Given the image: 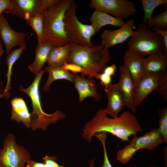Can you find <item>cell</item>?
Segmentation results:
<instances>
[{"label": "cell", "instance_id": "obj_1", "mask_svg": "<svg viewBox=\"0 0 167 167\" xmlns=\"http://www.w3.org/2000/svg\"><path fill=\"white\" fill-rule=\"evenodd\" d=\"M105 109H101L96 112L93 118L84 126L82 133L83 138L88 142L97 133L108 132L122 141H129L132 135L142 131V129L136 117L132 112L125 111L116 118H109Z\"/></svg>", "mask_w": 167, "mask_h": 167}, {"label": "cell", "instance_id": "obj_2", "mask_svg": "<svg viewBox=\"0 0 167 167\" xmlns=\"http://www.w3.org/2000/svg\"><path fill=\"white\" fill-rule=\"evenodd\" d=\"M70 45L67 62L74 63L82 67L84 71L81 75L82 76L95 78L97 74L103 71L111 59L109 49L101 44L90 46L71 43Z\"/></svg>", "mask_w": 167, "mask_h": 167}, {"label": "cell", "instance_id": "obj_3", "mask_svg": "<svg viewBox=\"0 0 167 167\" xmlns=\"http://www.w3.org/2000/svg\"><path fill=\"white\" fill-rule=\"evenodd\" d=\"M73 1L60 0L43 12V42L55 47L63 46L70 43L65 29L64 19L66 12Z\"/></svg>", "mask_w": 167, "mask_h": 167}, {"label": "cell", "instance_id": "obj_4", "mask_svg": "<svg viewBox=\"0 0 167 167\" xmlns=\"http://www.w3.org/2000/svg\"><path fill=\"white\" fill-rule=\"evenodd\" d=\"M45 72L44 70H42L36 74L33 82L28 88H25L20 86L19 88L21 91L30 97L31 101L32 111L31 113L32 120L31 128L33 131L41 129L45 131L50 124L55 123L66 117L65 114L59 110L52 114H48L43 110L39 86L41 80Z\"/></svg>", "mask_w": 167, "mask_h": 167}, {"label": "cell", "instance_id": "obj_5", "mask_svg": "<svg viewBox=\"0 0 167 167\" xmlns=\"http://www.w3.org/2000/svg\"><path fill=\"white\" fill-rule=\"evenodd\" d=\"M127 47L143 57L158 52H167L162 38L154 31L147 29L143 23L135 29L127 42Z\"/></svg>", "mask_w": 167, "mask_h": 167}, {"label": "cell", "instance_id": "obj_6", "mask_svg": "<svg viewBox=\"0 0 167 167\" xmlns=\"http://www.w3.org/2000/svg\"><path fill=\"white\" fill-rule=\"evenodd\" d=\"M77 6L73 1L66 11L64 19L65 29L70 43L83 46H92V37L96 33L91 24H84L77 18Z\"/></svg>", "mask_w": 167, "mask_h": 167}, {"label": "cell", "instance_id": "obj_7", "mask_svg": "<svg viewBox=\"0 0 167 167\" xmlns=\"http://www.w3.org/2000/svg\"><path fill=\"white\" fill-rule=\"evenodd\" d=\"M128 144L118 150L117 159L122 164L128 162L134 154L139 150L145 149L151 150L164 142L163 138L158 129H154L140 136L134 135Z\"/></svg>", "mask_w": 167, "mask_h": 167}, {"label": "cell", "instance_id": "obj_8", "mask_svg": "<svg viewBox=\"0 0 167 167\" xmlns=\"http://www.w3.org/2000/svg\"><path fill=\"white\" fill-rule=\"evenodd\" d=\"M29 152L16 142L14 136L9 134L5 139L3 148L0 150V165L1 167H24L31 160Z\"/></svg>", "mask_w": 167, "mask_h": 167}, {"label": "cell", "instance_id": "obj_9", "mask_svg": "<svg viewBox=\"0 0 167 167\" xmlns=\"http://www.w3.org/2000/svg\"><path fill=\"white\" fill-rule=\"evenodd\" d=\"M90 5L95 10L123 20L137 13L134 3L127 0H91Z\"/></svg>", "mask_w": 167, "mask_h": 167}, {"label": "cell", "instance_id": "obj_10", "mask_svg": "<svg viewBox=\"0 0 167 167\" xmlns=\"http://www.w3.org/2000/svg\"><path fill=\"white\" fill-rule=\"evenodd\" d=\"M167 81V72L143 74L135 85V101L136 107L152 91L157 90Z\"/></svg>", "mask_w": 167, "mask_h": 167}, {"label": "cell", "instance_id": "obj_11", "mask_svg": "<svg viewBox=\"0 0 167 167\" xmlns=\"http://www.w3.org/2000/svg\"><path fill=\"white\" fill-rule=\"evenodd\" d=\"M135 28V21L130 19L117 29L105 30L100 36L101 44L104 47L109 49L122 44L131 36Z\"/></svg>", "mask_w": 167, "mask_h": 167}, {"label": "cell", "instance_id": "obj_12", "mask_svg": "<svg viewBox=\"0 0 167 167\" xmlns=\"http://www.w3.org/2000/svg\"><path fill=\"white\" fill-rule=\"evenodd\" d=\"M28 36L24 32H17L12 29L3 13L0 16V40L5 47L7 55L15 47L26 45L25 38Z\"/></svg>", "mask_w": 167, "mask_h": 167}, {"label": "cell", "instance_id": "obj_13", "mask_svg": "<svg viewBox=\"0 0 167 167\" xmlns=\"http://www.w3.org/2000/svg\"><path fill=\"white\" fill-rule=\"evenodd\" d=\"M120 77L117 83L122 95L126 106L132 113H135V84L130 73L123 65L119 68Z\"/></svg>", "mask_w": 167, "mask_h": 167}, {"label": "cell", "instance_id": "obj_14", "mask_svg": "<svg viewBox=\"0 0 167 167\" xmlns=\"http://www.w3.org/2000/svg\"><path fill=\"white\" fill-rule=\"evenodd\" d=\"M74 83V88L79 95V101L81 102L88 97H92L96 102L101 98L97 89L95 81L93 78L86 79L77 74L71 73Z\"/></svg>", "mask_w": 167, "mask_h": 167}, {"label": "cell", "instance_id": "obj_15", "mask_svg": "<svg viewBox=\"0 0 167 167\" xmlns=\"http://www.w3.org/2000/svg\"><path fill=\"white\" fill-rule=\"evenodd\" d=\"M145 57L135 50L128 49L125 52L123 66L128 71L135 85L143 75Z\"/></svg>", "mask_w": 167, "mask_h": 167}, {"label": "cell", "instance_id": "obj_16", "mask_svg": "<svg viewBox=\"0 0 167 167\" xmlns=\"http://www.w3.org/2000/svg\"><path fill=\"white\" fill-rule=\"evenodd\" d=\"M104 89L108 99V104L105 109L106 113L112 118H117L125 106L124 100L118 84L111 83L104 87Z\"/></svg>", "mask_w": 167, "mask_h": 167}, {"label": "cell", "instance_id": "obj_17", "mask_svg": "<svg viewBox=\"0 0 167 167\" xmlns=\"http://www.w3.org/2000/svg\"><path fill=\"white\" fill-rule=\"evenodd\" d=\"M13 6L4 12L16 15L26 20L31 16L40 12L41 0H12Z\"/></svg>", "mask_w": 167, "mask_h": 167}, {"label": "cell", "instance_id": "obj_18", "mask_svg": "<svg viewBox=\"0 0 167 167\" xmlns=\"http://www.w3.org/2000/svg\"><path fill=\"white\" fill-rule=\"evenodd\" d=\"M10 102L12 108L11 120L18 123L21 122L27 127L31 128V113L24 99L21 97H15L12 99Z\"/></svg>", "mask_w": 167, "mask_h": 167}, {"label": "cell", "instance_id": "obj_19", "mask_svg": "<svg viewBox=\"0 0 167 167\" xmlns=\"http://www.w3.org/2000/svg\"><path fill=\"white\" fill-rule=\"evenodd\" d=\"M165 72H167V52H158L145 57L143 74Z\"/></svg>", "mask_w": 167, "mask_h": 167}, {"label": "cell", "instance_id": "obj_20", "mask_svg": "<svg viewBox=\"0 0 167 167\" xmlns=\"http://www.w3.org/2000/svg\"><path fill=\"white\" fill-rule=\"evenodd\" d=\"M90 21L96 33L98 32L102 27L105 25H111L120 27L125 23L123 19L96 10L93 11L91 15Z\"/></svg>", "mask_w": 167, "mask_h": 167}, {"label": "cell", "instance_id": "obj_21", "mask_svg": "<svg viewBox=\"0 0 167 167\" xmlns=\"http://www.w3.org/2000/svg\"><path fill=\"white\" fill-rule=\"evenodd\" d=\"M52 47L50 44L45 42L37 44L35 50V60L28 66L31 72L36 75L42 70L43 66L47 62Z\"/></svg>", "mask_w": 167, "mask_h": 167}, {"label": "cell", "instance_id": "obj_22", "mask_svg": "<svg viewBox=\"0 0 167 167\" xmlns=\"http://www.w3.org/2000/svg\"><path fill=\"white\" fill-rule=\"evenodd\" d=\"M44 71L48 73V77L42 88L44 92H48L52 83L58 80L65 79L73 83L72 73L63 69L61 66L47 65Z\"/></svg>", "mask_w": 167, "mask_h": 167}, {"label": "cell", "instance_id": "obj_23", "mask_svg": "<svg viewBox=\"0 0 167 167\" xmlns=\"http://www.w3.org/2000/svg\"><path fill=\"white\" fill-rule=\"evenodd\" d=\"M26 49V45L11 51L6 58V62L7 66V71L5 76L7 77V84L3 92L0 94V98L6 99L9 98L11 94L10 90L11 86V78L12 74V68L15 62L19 59L23 52Z\"/></svg>", "mask_w": 167, "mask_h": 167}, {"label": "cell", "instance_id": "obj_24", "mask_svg": "<svg viewBox=\"0 0 167 167\" xmlns=\"http://www.w3.org/2000/svg\"><path fill=\"white\" fill-rule=\"evenodd\" d=\"M70 49V43L62 46L52 47L47 61L48 65L62 66L67 62Z\"/></svg>", "mask_w": 167, "mask_h": 167}, {"label": "cell", "instance_id": "obj_25", "mask_svg": "<svg viewBox=\"0 0 167 167\" xmlns=\"http://www.w3.org/2000/svg\"><path fill=\"white\" fill-rule=\"evenodd\" d=\"M43 12H39L26 20L27 24L35 31L37 36L38 44L43 42Z\"/></svg>", "mask_w": 167, "mask_h": 167}, {"label": "cell", "instance_id": "obj_26", "mask_svg": "<svg viewBox=\"0 0 167 167\" xmlns=\"http://www.w3.org/2000/svg\"><path fill=\"white\" fill-rule=\"evenodd\" d=\"M144 11L143 24H149L153 16L152 14L156 7L160 5H166L167 0H140Z\"/></svg>", "mask_w": 167, "mask_h": 167}, {"label": "cell", "instance_id": "obj_27", "mask_svg": "<svg viewBox=\"0 0 167 167\" xmlns=\"http://www.w3.org/2000/svg\"><path fill=\"white\" fill-rule=\"evenodd\" d=\"M158 113L159 119L157 128L161 135L164 142L167 143V106L159 110Z\"/></svg>", "mask_w": 167, "mask_h": 167}, {"label": "cell", "instance_id": "obj_28", "mask_svg": "<svg viewBox=\"0 0 167 167\" xmlns=\"http://www.w3.org/2000/svg\"><path fill=\"white\" fill-rule=\"evenodd\" d=\"M150 27H154L163 30L167 28V8L162 12L152 16L150 23Z\"/></svg>", "mask_w": 167, "mask_h": 167}, {"label": "cell", "instance_id": "obj_29", "mask_svg": "<svg viewBox=\"0 0 167 167\" xmlns=\"http://www.w3.org/2000/svg\"><path fill=\"white\" fill-rule=\"evenodd\" d=\"M95 136H96L101 141L103 147V161L101 167H113L108 157L106 148L105 143L107 136V133L102 132L96 135Z\"/></svg>", "mask_w": 167, "mask_h": 167}, {"label": "cell", "instance_id": "obj_30", "mask_svg": "<svg viewBox=\"0 0 167 167\" xmlns=\"http://www.w3.org/2000/svg\"><path fill=\"white\" fill-rule=\"evenodd\" d=\"M42 160L46 167H64L58 164L57 161V158L55 156H49L46 155Z\"/></svg>", "mask_w": 167, "mask_h": 167}, {"label": "cell", "instance_id": "obj_31", "mask_svg": "<svg viewBox=\"0 0 167 167\" xmlns=\"http://www.w3.org/2000/svg\"><path fill=\"white\" fill-rule=\"evenodd\" d=\"M62 68L66 71H71V73L77 74L83 73L84 70L82 67L76 64L72 63H65L62 66Z\"/></svg>", "mask_w": 167, "mask_h": 167}, {"label": "cell", "instance_id": "obj_32", "mask_svg": "<svg viewBox=\"0 0 167 167\" xmlns=\"http://www.w3.org/2000/svg\"><path fill=\"white\" fill-rule=\"evenodd\" d=\"M95 78L99 79L100 81L101 84L104 87L111 84L112 76L103 72H101L97 74Z\"/></svg>", "mask_w": 167, "mask_h": 167}, {"label": "cell", "instance_id": "obj_33", "mask_svg": "<svg viewBox=\"0 0 167 167\" xmlns=\"http://www.w3.org/2000/svg\"><path fill=\"white\" fill-rule=\"evenodd\" d=\"M60 0H41L40 12H43L55 5Z\"/></svg>", "mask_w": 167, "mask_h": 167}, {"label": "cell", "instance_id": "obj_34", "mask_svg": "<svg viewBox=\"0 0 167 167\" xmlns=\"http://www.w3.org/2000/svg\"><path fill=\"white\" fill-rule=\"evenodd\" d=\"M13 6L12 0H0V16L3 12L11 10Z\"/></svg>", "mask_w": 167, "mask_h": 167}, {"label": "cell", "instance_id": "obj_35", "mask_svg": "<svg viewBox=\"0 0 167 167\" xmlns=\"http://www.w3.org/2000/svg\"><path fill=\"white\" fill-rule=\"evenodd\" d=\"M153 31L159 35L163 39L165 47L167 51V30L153 28Z\"/></svg>", "mask_w": 167, "mask_h": 167}, {"label": "cell", "instance_id": "obj_36", "mask_svg": "<svg viewBox=\"0 0 167 167\" xmlns=\"http://www.w3.org/2000/svg\"><path fill=\"white\" fill-rule=\"evenodd\" d=\"M116 69V65L115 64H113L110 66H106L102 72L112 77L115 74Z\"/></svg>", "mask_w": 167, "mask_h": 167}, {"label": "cell", "instance_id": "obj_37", "mask_svg": "<svg viewBox=\"0 0 167 167\" xmlns=\"http://www.w3.org/2000/svg\"><path fill=\"white\" fill-rule=\"evenodd\" d=\"M26 167H46L43 163L35 161L30 160L26 163Z\"/></svg>", "mask_w": 167, "mask_h": 167}, {"label": "cell", "instance_id": "obj_38", "mask_svg": "<svg viewBox=\"0 0 167 167\" xmlns=\"http://www.w3.org/2000/svg\"><path fill=\"white\" fill-rule=\"evenodd\" d=\"M95 158L91 159L89 162V167H95Z\"/></svg>", "mask_w": 167, "mask_h": 167}, {"label": "cell", "instance_id": "obj_39", "mask_svg": "<svg viewBox=\"0 0 167 167\" xmlns=\"http://www.w3.org/2000/svg\"><path fill=\"white\" fill-rule=\"evenodd\" d=\"M5 51L3 48V45L0 40V58L4 54Z\"/></svg>", "mask_w": 167, "mask_h": 167}, {"label": "cell", "instance_id": "obj_40", "mask_svg": "<svg viewBox=\"0 0 167 167\" xmlns=\"http://www.w3.org/2000/svg\"><path fill=\"white\" fill-rule=\"evenodd\" d=\"M165 158H164V165L165 166L164 167H167V161L166 160V159L167 160V157H166V156H167V148L165 147Z\"/></svg>", "mask_w": 167, "mask_h": 167}, {"label": "cell", "instance_id": "obj_41", "mask_svg": "<svg viewBox=\"0 0 167 167\" xmlns=\"http://www.w3.org/2000/svg\"><path fill=\"white\" fill-rule=\"evenodd\" d=\"M150 167H156V166H154V165H152V166H150Z\"/></svg>", "mask_w": 167, "mask_h": 167}, {"label": "cell", "instance_id": "obj_42", "mask_svg": "<svg viewBox=\"0 0 167 167\" xmlns=\"http://www.w3.org/2000/svg\"><path fill=\"white\" fill-rule=\"evenodd\" d=\"M0 167H1V166L0 165Z\"/></svg>", "mask_w": 167, "mask_h": 167}, {"label": "cell", "instance_id": "obj_43", "mask_svg": "<svg viewBox=\"0 0 167 167\" xmlns=\"http://www.w3.org/2000/svg\"></svg>", "mask_w": 167, "mask_h": 167}]
</instances>
